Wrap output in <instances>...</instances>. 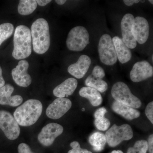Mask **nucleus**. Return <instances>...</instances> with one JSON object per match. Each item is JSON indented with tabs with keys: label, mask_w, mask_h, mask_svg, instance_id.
Listing matches in <instances>:
<instances>
[{
	"label": "nucleus",
	"mask_w": 153,
	"mask_h": 153,
	"mask_svg": "<svg viewBox=\"0 0 153 153\" xmlns=\"http://www.w3.org/2000/svg\"><path fill=\"white\" fill-rule=\"evenodd\" d=\"M111 108L114 112L120 115L128 120H133L137 118L140 115V113L135 108L115 100L113 102Z\"/></svg>",
	"instance_id": "aec40b11"
},
{
	"label": "nucleus",
	"mask_w": 153,
	"mask_h": 153,
	"mask_svg": "<svg viewBox=\"0 0 153 153\" xmlns=\"http://www.w3.org/2000/svg\"><path fill=\"white\" fill-rule=\"evenodd\" d=\"M105 136L108 146L114 147L123 141L131 139L133 132L129 125L124 124L118 126L114 124L106 131Z\"/></svg>",
	"instance_id": "0eeeda50"
},
{
	"label": "nucleus",
	"mask_w": 153,
	"mask_h": 153,
	"mask_svg": "<svg viewBox=\"0 0 153 153\" xmlns=\"http://www.w3.org/2000/svg\"><path fill=\"white\" fill-rule=\"evenodd\" d=\"M153 75V66L147 61L143 60L134 64L130 73V77L133 82H138L150 78Z\"/></svg>",
	"instance_id": "ddd939ff"
},
{
	"label": "nucleus",
	"mask_w": 153,
	"mask_h": 153,
	"mask_svg": "<svg viewBox=\"0 0 153 153\" xmlns=\"http://www.w3.org/2000/svg\"><path fill=\"white\" fill-rule=\"evenodd\" d=\"M0 128L7 138L11 140L18 138L21 131L19 124L15 118L5 111H0Z\"/></svg>",
	"instance_id": "6e6552de"
},
{
	"label": "nucleus",
	"mask_w": 153,
	"mask_h": 153,
	"mask_svg": "<svg viewBox=\"0 0 153 153\" xmlns=\"http://www.w3.org/2000/svg\"><path fill=\"white\" fill-rule=\"evenodd\" d=\"M30 31L34 52L39 55L46 53L51 42L48 22L43 18L37 19L32 24Z\"/></svg>",
	"instance_id": "f03ea898"
},
{
	"label": "nucleus",
	"mask_w": 153,
	"mask_h": 153,
	"mask_svg": "<svg viewBox=\"0 0 153 153\" xmlns=\"http://www.w3.org/2000/svg\"><path fill=\"white\" fill-rule=\"evenodd\" d=\"M55 1L57 4L62 5L66 2V0H56Z\"/></svg>",
	"instance_id": "72a5a7b5"
},
{
	"label": "nucleus",
	"mask_w": 153,
	"mask_h": 153,
	"mask_svg": "<svg viewBox=\"0 0 153 153\" xmlns=\"http://www.w3.org/2000/svg\"><path fill=\"white\" fill-rule=\"evenodd\" d=\"M77 84L78 82L75 78H68L54 88L53 94L58 98H64L66 96L68 97L74 93Z\"/></svg>",
	"instance_id": "a211bd4d"
},
{
	"label": "nucleus",
	"mask_w": 153,
	"mask_h": 153,
	"mask_svg": "<svg viewBox=\"0 0 153 153\" xmlns=\"http://www.w3.org/2000/svg\"><path fill=\"white\" fill-rule=\"evenodd\" d=\"M14 90L13 86L10 84H6L0 88V104L16 107L22 103L23 99L21 96H11Z\"/></svg>",
	"instance_id": "f3484780"
},
{
	"label": "nucleus",
	"mask_w": 153,
	"mask_h": 153,
	"mask_svg": "<svg viewBox=\"0 0 153 153\" xmlns=\"http://www.w3.org/2000/svg\"><path fill=\"white\" fill-rule=\"evenodd\" d=\"M149 1L150 2L151 4H153V1H152V0H149Z\"/></svg>",
	"instance_id": "c9c22d12"
},
{
	"label": "nucleus",
	"mask_w": 153,
	"mask_h": 153,
	"mask_svg": "<svg viewBox=\"0 0 153 153\" xmlns=\"http://www.w3.org/2000/svg\"><path fill=\"white\" fill-rule=\"evenodd\" d=\"M148 150L147 141L140 140L135 143L133 147L128 148L127 153H146Z\"/></svg>",
	"instance_id": "a878e982"
},
{
	"label": "nucleus",
	"mask_w": 153,
	"mask_h": 153,
	"mask_svg": "<svg viewBox=\"0 0 153 153\" xmlns=\"http://www.w3.org/2000/svg\"><path fill=\"white\" fill-rule=\"evenodd\" d=\"M88 141L96 152L103 150L107 143L105 134L100 132H95L91 135Z\"/></svg>",
	"instance_id": "5701e85b"
},
{
	"label": "nucleus",
	"mask_w": 153,
	"mask_h": 153,
	"mask_svg": "<svg viewBox=\"0 0 153 153\" xmlns=\"http://www.w3.org/2000/svg\"><path fill=\"white\" fill-rule=\"evenodd\" d=\"M82 111H85V108H82Z\"/></svg>",
	"instance_id": "4c0bfd02"
},
{
	"label": "nucleus",
	"mask_w": 153,
	"mask_h": 153,
	"mask_svg": "<svg viewBox=\"0 0 153 153\" xmlns=\"http://www.w3.org/2000/svg\"><path fill=\"white\" fill-rule=\"evenodd\" d=\"M5 84V82L2 76V70L0 66V88L4 86Z\"/></svg>",
	"instance_id": "473e14b6"
},
{
	"label": "nucleus",
	"mask_w": 153,
	"mask_h": 153,
	"mask_svg": "<svg viewBox=\"0 0 153 153\" xmlns=\"http://www.w3.org/2000/svg\"><path fill=\"white\" fill-rule=\"evenodd\" d=\"M89 34L86 28L81 26L72 28L68 33L66 45L69 50L80 52L89 43Z\"/></svg>",
	"instance_id": "39448f33"
},
{
	"label": "nucleus",
	"mask_w": 153,
	"mask_h": 153,
	"mask_svg": "<svg viewBox=\"0 0 153 153\" xmlns=\"http://www.w3.org/2000/svg\"><path fill=\"white\" fill-rule=\"evenodd\" d=\"M29 63L26 60H20L16 68L12 71L14 82L20 87H28L32 82V78L28 74Z\"/></svg>",
	"instance_id": "f8f14e48"
},
{
	"label": "nucleus",
	"mask_w": 153,
	"mask_h": 153,
	"mask_svg": "<svg viewBox=\"0 0 153 153\" xmlns=\"http://www.w3.org/2000/svg\"><path fill=\"white\" fill-rule=\"evenodd\" d=\"M134 38L139 44H145L149 35V26L147 20L143 17H136L131 27Z\"/></svg>",
	"instance_id": "9b49d317"
},
{
	"label": "nucleus",
	"mask_w": 153,
	"mask_h": 153,
	"mask_svg": "<svg viewBox=\"0 0 153 153\" xmlns=\"http://www.w3.org/2000/svg\"><path fill=\"white\" fill-rule=\"evenodd\" d=\"M141 2H145V1H140Z\"/></svg>",
	"instance_id": "e433bc0d"
},
{
	"label": "nucleus",
	"mask_w": 153,
	"mask_h": 153,
	"mask_svg": "<svg viewBox=\"0 0 153 153\" xmlns=\"http://www.w3.org/2000/svg\"><path fill=\"white\" fill-rule=\"evenodd\" d=\"M98 52L102 63L107 66H112L117 62V57L112 38L107 34L100 37L98 44Z\"/></svg>",
	"instance_id": "423d86ee"
},
{
	"label": "nucleus",
	"mask_w": 153,
	"mask_h": 153,
	"mask_svg": "<svg viewBox=\"0 0 153 153\" xmlns=\"http://www.w3.org/2000/svg\"><path fill=\"white\" fill-rule=\"evenodd\" d=\"M148 150L149 153H153V135H150L148 140Z\"/></svg>",
	"instance_id": "c756f323"
},
{
	"label": "nucleus",
	"mask_w": 153,
	"mask_h": 153,
	"mask_svg": "<svg viewBox=\"0 0 153 153\" xmlns=\"http://www.w3.org/2000/svg\"><path fill=\"white\" fill-rule=\"evenodd\" d=\"M146 116L150 121L151 123L153 124V102H151L147 105L145 109Z\"/></svg>",
	"instance_id": "cd10ccee"
},
{
	"label": "nucleus",
	"mask_w": 153,
	"mask_h": 153,
	"mask_svg": "<svg viewBox=\"0 0 153 153\" xmlns=\"http://www.w3.org/2000/svg\"><path fill=\"white\" fill-rule=\"evenodd\" d=\"M91 64L90 57L86 55H81L76 63L68 66V72L76 78L81 79L87 73Z\"/></svg>",
	"instance_id": "dca6fc26"
},
{
	"label": "nucleus",
	"mask_w": 153,
	"mask_h": 153,
	"mask_svg": "<svg viewBox=\"0 0 153 153\" xmlns=\"http://www.w3.org/2000/svg\"><path fill=\"white\" fill-rule=\"evenodd\" d=\"M43 105L36 99H30L17 108L14 112V117L19 125L30 126L36 123L42 114Z\"/></svg>",
	"instance_id": "f257e3e1"
},
{
	"label": "nucleus",
	"mask_w": 153,
	"mask_h": 153,
	"mask_svg": "<svg viewBox=\"0 0 153 153\" xmlns=\"http://www.w3.org/2000/svg\"><path fill=\"white\" fill-rule=\"evenodd\" d=\"M118 59L121 63H125L131 59L132 53L130 49L127 47L122 39L117 36L112 38Z\"/></svg>",
	"instance_id": "6ab92c4d"
},
{
	"label": "nucleus",
	"mask_w": 153,
	"mask_h": 153,
	"mask_svg": "<svg viewBox=\"0 0 153 153\" xmlns=\"http://www.w3.org/2000/svg\"><path fill=\"white\" fill-rule=\"evenodd\" d=\"M51 1H52L51 0H37L36 1L37 4L41 7H44V6H46Z\"/></svg>",
	"instance_id": "7c9ffc66"
},
{
	"label": "nucleus",
	"mask_w": 153,
	"mask_h": 153,
	"mask_svg": "<svg viewBox=\"0 0 153 153\" xmlns=\"http://www.w3.org/2000/svg\"><path fill=\"white\" fill-rule=\"evenodd\" d=\"M18 150L19 153H33L30 146L25 143H22L19 145Z\"/></svg>",
	"instance_id": "c85d7f7f"
},
{
	"label": "nucleus",
	"mask_w": 153,
	"mask_h": 153,
	"mask_svg": "<svg viewBox=\"0 0 153 153\" xmlns=\"http://www.w3.org/2000/svg\"><path fill=\"white\" fill-rule=\"evenodd\" d=\"M124 153L123 152L120 150H114L112 151L111 153Z\"/></svg>",
	"instance_id": "f704fd0d"
},
{
	"label": "nucleus",
	"mask_w": 153,
	"mask_h": 153,
	"mask_svg": "<svg viewBox=\"0 0 153 153\" xmlns=\"http://www.w3.org/2000/svg\"><path fill=\"white\" fill-rule=\"evenodd\" d=\"M111 94L115 101L133 108H139L142 105L140 100L131 93L124 82L119 81L114 83L111 88Z\"/></svg>",
	"instance_id": "20e7f679"
},
{
	"label": "nucleus",
	"mask_w": 153,
	"mask_h": 153,
	"mask_svg": "<svg viewBox=\"0 0 153 153\" xmlns=\"http://www.w3.org/2000/svg\"><path fill=\"white\" fill-rule=\"evenodd\" d=\"M107 112L106 108L101 107L96 111L94 113L95 118L94 123L96 127L99 130L105 131L110 126V121L108 119L105 117V115Z\"/></svg>",
	"instance_id": "4be33fe9"
},
{
	"label": "nucleus",
	"mask_w": 153,
	"mask_h": 153,
	"mask_svg": "<svg viewBox=\"0 0 153 153\" xmlns=\"http://www.w3.org/2000/svg\"><path fill=\"white\" fill-rule=\"evenodd\" d=\"M63 127L59 124L50 123L43 128L38 135L40 143L45 146H49L54 143L55 139L63 133Z\"/></svg>",
	"instance_id": "1a4fd4ad"
},
{
	"label": "nucleus",
	"mask_w": 153,
	"mask_h": 153,
	"mask_svg": "<svg viewBox=\"0 0 153 153\" xmlns=\"http://www.w3.org/2000/svg\"><path fill=\"white\" fill-rule=\"evenodd\" d=\"M71 105L72 102L68 99L57 98L48 106L46 114L49 118L58 119L68 112Z\"/></svg>",
	"instance_id": "9d476101"
},
{
	"label": "nucleus",
	"mask_w": 153,
	"mask_h": 153,
	"mask_svg": "<svg viewBox=\"0 0 153 153\" xmlns=\"http://www.w3.org/2000/svg\"><path fill=\"white\" fill-rule=\"evenodd\" d=\"M32 41L30 29L25 25L18 26L14 35L13 57L16 60H23L29 57L32 52Z\"/></svg>",
	"instance_id": "7ed1b4c3"
},
{
	"label": "nucleus",
	"mask_w": 153,
	"mask_h": 153,
	"mask_svg": "<svg viewBox=\"0 0 153 153\" xmlns=\"http://www.w3.org/2000/svg\"><path fill=\"white\" fill-rule=\"evenodd\" d=\"M70 145L72 149L68 151V153H92L86 149H82L78 142H72Z\"/></svg>",
	"instance_id": "bb28decb"
},
{
	"label": "nucleus",
	"mask_w": 153,
	"mask_h": 153,
	"mask_svg": "<svg viewBox=\"0 0 153 153\" xmlns=\"http://www.w3.org/2000/svg\"><path fill=\"white\" fill-rule=\"evenodd\" d=\"M14 30V26L11 23H4L0 25V46L4 41L12 36Z\"/></svg>",
	"instance_id": "393cba45"
},
{
	"label": "nucleus",
	"mask_w": 153,
	"mask_h": 153,
	"mask_svg": "<svg viewBox=\"0 0 153 153\" xmlns=\"http://www.w3.org/2000/svg\"><path fill=\"white\" fill-rule=\"evenodd\" d=\"M105 76L104 69L101 66H96L92 73L85 80V85L87 87L92 88L99 92L103 93L108 89L107 83L102 78Z\"/></svg>",
	"instance_id": "4468645a"
},
{
	"label": "nucleus",
	"mask_w": 153,
	"mask_h": 153,
	"mask_svg": "<svg viewBox=\"0 0 153 153\" xmlns=\"http://www.w3.org/2000/svg\"><path fill=\"white\" fill-rule=\"evenodd\" d=\"M124 3L126 5L128 6H132L134 3L137 4L140 2V0H124L123 1Z\"/></svg>",
	"instance_id": "2f4dec72"
},
{
	"label": "nucleus",
	"mask_w": 153,
	"mask_h": 153,
	"mask_svg": "<svg viewBox=\"0 0 153 153\" xmlns=\"http://www.w3.org/2000/svg\"><path fill=\"white\" fill-rule=\"evenodd\" d=\"M79 93L80 96L88 99L94 106H98L102 102V97L100 92L92 88L82 87L79 90Z\"/></svg>",
	"instance_id": "412c9836"
},
{
	"label": "nucleus",
	"mask_w": 153,
	"mask_h": 153,
	"mask_svg": "<svg viewBox=\"0 0 153 153\" xmlns=\"http://www.w3.org/2000/svg\"><path fill=\"white\" fill-rule=\"evenodd\" d=\"M37 6L36 0H20L18 7V13L22 16H28L33 13Z\"/></svg>",
	"instance_id": "b1692460"
},
{
	"label": "nucleus",
	"mask_w": 153,
	"mask_h": 153,
	"mask_svg": "<svg viewBox=\"0 0 153 153\" xmlns=\"http://www.w3.org/2000/svg\"><path fill=\"white\" fill-rule=\"evenodd\" d=\"M134 20V18L133 15L128 13L124 16L121 22L122 40L127 47L130 49H134L137 45V42L131 33V27Z\"/></svg>",
	"instance_id": "2eb2a0df"
}]
</instances>
